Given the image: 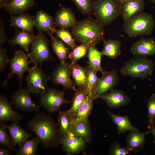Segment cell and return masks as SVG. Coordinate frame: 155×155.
<instances>
[{"label": "cell", "instance_id": "6da1fadb", "mask_svg": "<svg viewBox=\"0 0 155 155\" xmlns=\"http://www.w3.org/2000/svg\"><path fill=\"white\" fill-rule=\"evenodd\" d=\"M27 126L29 131L36 135L44 148L56 147L61 145L63 137L58 123L50 115L44 112L36 113Z\"/></svg>", "mask_w": 155, "mask_h": 155}, {"label": "cell", "instance_id": "7a4b0ae2", "mask_svg": "<svg viewBox=\"0 0 155 155\" xmlns=\"http://www.w3.org/2000/svg\"><path fill=\"white\" fill-rule=\"evenodd\" d=\"M104 27L91 15L77 22L71 28L74 39L81 44L99 43L104 38Z\"/></svg>", "mask_w": 155, "mask_h": 155}, {"label": "cell", "instance_id": "3957f363", "mask_svg": "<svg viewBox=\"0 0 155 155\" xmlns=\"http://www.w3.org/2000/svg\"><path fill=\"white\" fill-rule=\"evenodd\" d=\"M134 56L124 63L120 69L121 75L123 76L141 79L152 75L155 66L154 61L147 57Z\"/></svg>", "mask_w": 155, "mask_h": 155}, {"label": "cell", "instance_id": "277c9868", "mask_svg": "<svg viewBox=\"0 0 155 155\" xmlns=\"http://www.w3.org/2000/svg\"><path fill=\"white\" fill-rule=\"evenodd\" d=\"M154 23L152 15L142 12L124 22L123 28L125 33L131 37L148 36L154 29Z\"/></svg>", "mask_w": 155, "mask_h": 155}, {"label": "cell", "instance_id": "5b68a950", "mask_svg": "<svg viewBox=\"0 0 155 155\" xmlns=\"http://www.w3.org/2000/svg\"><path fill=\"white\" fill-rule=\"evenodd\" d=\"M121 5L115 0H95L93 3V14L95 19L104 26L121 15Z\"/></svg>", "mask_w": 155, "mask_h": 155}, {"label": "cell", "instance_id": "8992f818", "mask_svg": "<svg viewBox=\"0 0 155 155\" xmlns=\"http://www.w3.org/2000/svg\"><path fill=\"white\" fill-rule=\"evenodd\" d=\"M29 55L30 61L34 66L39 64L41 66L44 62L55 61L49 49L48 39L44 32L39 31L35 36Z\"/></svg>", "mask_w": 155, "mask_h": 155}, {"label": "cell", "instance_id": "52a82bcc", "mask_svg": "<svg viewBox=\"0 0 155 155\" xmlns=\"http://www.w3.org/2000/svg\"><path fill=\"white\" fill-rule=\"evenodd\" d=\"M26 76L27 89L31 93L36 95H40L46 88L50 75L42 70L41 66L37 65L29 68Z\"/></svg>", "mask_w": 155, "mask_h": 155}, {"label": "cell", "instance_id": "ba28073f", "mask_svg": "<svg viewBox=\"0 0 155 155\" xmlns=\"http://www.w3.org/2000/svg\"><path fill=\"white\" fill-rule=\"evenodd\" d=\"M29 59V53H26L22 50L15 51L9 63L11 72L7 79L2 83V86H6L10 78L16 74L18 77L17 80L18 81L20 88H21L22 83L25 80L23 78V75L28 71L29 69V64L31 63L28 61Z\"/></svg>", "mask_w": 155, "mask_h": 155}, {"label": "cell", "instance_id": "9c48e42d", "mask_svg": "<svg viewBox=\"0 0 155 155\" xmlns=\"http://www.w3.org/2000/svg\"><path fill=\"white\" fill-rule=\"evenodd\" d=\"M64 90L60 91L46 87L40 96L39 105L50 113L59 111L61 106L64 104L71 103L65 98Z\"/></svg>", "mask_w": 155, "mask_h": 155}, {"label": "cell", "instance_id": "30bf717a", "mask_svg": "<svg viewBox=\"0 0 155 155\" xmlns=\"http://www.w3.org/2000/svg\"><path fill=\"white\" fill-rule=\"evenodd\" d=\"M93 89L91 96L93 100L99 98L102 94L113 89L119 82V75L116 69L105 71Z\"/></svg>", "mask_w": 155, "mask_h": 155}, {"label": "cell", "instance_id": "8fae6325", "mask_svg": "<svg viewBox=\"0 0 155 155\" xmlns=\"http://www.w3.org/2000/svg\"><path fill=\"white\" fill-rule=\"evenodd\" d=\"M69 64L65 62L58 65L50 75V80L54 85H62L64 90L71 89L74 91L76 85L71 78Z\"/></svg>", "mask_w": 155, "mask_h": 155}, {"label": "cell", "instance_id": "7c38bea8", "mask_svg": "<svg viewBox=\"0 0 155 155\" xmlns=\"http://www.w3.org/2000/svg\"><path fill=\"white\" fill-rule=\"evenodd\" d=\"M31 93L26 89L20 88L11 96V102L16 108L21 110L38 113L40 106L35 104L30 96Z\"/></svg>", "mask_w": 155, "mask_h": 155}, {"label": "cell", "instance_id": "4fadbf2b", "mask_svg": "<svg viewBox=\"0 0 155 155\" xmlns=\"http://www.w3.org/2000/svg\"><path fill=\"white\" fill-rule=\"evenodd\" d=\"M87 143L83 139L70 132L63 137L61 148L67 155L77 154L84 151Z\"/></svg>", "mask_w": 155, "mask_h": 155}, {"label": "cell", "instance_id": "5bb4252c", "mask_svg": "<svg viewBox=\"0 0 155 155\" xmlns=\"http://www.w3.org/2000/svg\"><path fill=\"white\" fill-rule=\"evenodd\" d=\"M111 108H116L125 106L131 102L130 98L122 90L113 89L99 97Z\"/></svg>", "mask_w": 155, "mask_h": 155}, {"label": "cell", "instance_id": "9a60e30c", "mask_svg": "<svg viewBox=\"0 0 155 155\" xmlns=\"http://www.w3.org/2000/svg\"><path fill=\"white\" fill-rule=\"evenodd\" d=\"M12 104L3 95H0V124L7 122L19 123L23 119L22 115L13 108Z\"/></svg>", "mask_w": 155, "mask_h": 155}, {"label": "cell", "instance_id": "2e32d148", "mask_svg": "<svg viewBox=\"0 0 155 155\" xmlns=\"http://www.w3.org/2000/svg\"><path fill=\"white\" fill-rule=\"evenodd\" d=\"M129 51L133 56L147 57L155 55V39L153 37L141 38L132 44Z\"/></svg>", "mask_w": 155, "mask_h": 155}, {"label": "cell", "instance_id": "e0dca14e", "mask_svg": "<svg viewBox=\"0 0 155 155\" xmlns=\"http://www.w3.org/2000/svg\"><path fill=\"white\" fill-rule=\"evenodd\" d=\"M34 18L35 27L38 32H45L48 35L55 33L57 29L55 26L54 19L51 15L40 10L36 12Z\"/></svg>", "mask_w": 155, "mask_h": 155}, {"label": "cell", "instance_id": "ac0fdd59", "mask_svg": "<svg viewBox=\"0 0 155 155\" xmlns=\"http://www.w3.org/2000/svg\"><path fill=\"white\" fill-rule=\"evenodd\" d=\"M54 22L57 29H67L73 26L77 21L73 11L62 6L55 14Z\"/></svg>", "mask_w": 155, "mask_h": 155}, {"label": "cell", "instance_id": "d6986e66", "mask_svg": "<svg viewBox=\"0 0 155 155\" xmlns=\"http://www.w3.org/2000/svg\"><path fill=\"white\" fill-rule=\"evenodd\" d=\"M16 34L7 41L8 44L13 49L16 45H19L25 51H29V46L33 41L35 36L33 32L16 29Z\"/></svg>", "mask_w": 155, "mask_h": 155}, {"label": "cell", "instance_id": "ffe728a7", "mask_svg": "<svg viewBox=\"0 0 155 155\" xmlns=\"http://www.w3.org/2000/svg\"><path fill=\"white\" fill-rule=\"evenodd\" d=\"M10 25L16 29L33 32L35 27L34 18L28 13H23L14 16L10 15Z\"/></svg>", "mask_w": 155, "mask_h": 155}, {"label": "cell", "instance_id": "44dd1931", "mask_svg": "<svg viewBox=\"0 0 155 155\" xmlns=\"http://www.w3.org/2000/svg\"><path fill=\"white\" fill-rule=\"evenodd\" d=\"M144 5V0H127L121 5V16L124 22L142 12Z\"/></svg>", "mask_w": 155, "mask_h": 155}, {"label": "cell", "instance_id": "7402d4cb", "mask_svg": "<svg viewBox=\"0 0 155 155\" xmlns=\"http://www.w3.org/2000/svg\"><path fill=\"white\" fill-rule=\"evenodd\" d=\"M18 123L13 122L9 125L3 124L9 132L11 141L13 146L18 145L20 146L28 138L32 137V134L27 133Z\"/></svg>", "mask_w": 155, "mask_h": 155}, {"label": "cell", "instance_id": "603a6c76", "mask_svg": "<svg viewBox=\"0 0 155 155\" xmlns=\"http://www.w3.org/2000/svg\"><path fill=\"white\" fill-rule=\"evenodd\" d=\"M149 133V130L145 133L139 132L138 130L131 132L126 139V147L129 152H136L140 151L145 144V135Z\"/></svg>", "mask_w": 155, "mask_h": 155}, {"label": "cell", "instance_id": "cb8c5ba5", "mask_svg": "<svg viewBox=\"0 0 155 155\" xmlns=\"http://www.w3.org/2000/svg\"><path fill=\"white\" fill-rule=\"evenodd\" d=\"M74 135L81 137L88 143L91 140L92 133L88 119L85 120L74 119L71 131Z\"/></svg>", "mask_w": 155, "mask_h": 155}, {"label": "cell", "instance_id": "d4e9b609", "mask_svg": "<svg viewBox=\"0 0 155 155\" xmlns=\"http://www.w3.org/2000/svg\"><path fill=\"white\" fill-rule=\"evenodd\" d=\"M35 3L34 0H10L4 8L10 15H19L26 12Z\"/></svg>", "mask_w": 155, "mask_h": 155}, {"label": "cell", "instance_id": "484cf974", "mask_svg": "<svg viewBox=\"0 0 155 155\" xmlns=\"http://www.w3.org/2000/svg\"><path fill=\"white\" fill-rule=\"evenodd\" d=\"M58 112L57 123L63 138L71 132L72 123L75 117L69 109L65 111H59Z\"/></svg>", "mask_w": 155, "mask_h": 155}, {"label": "cell", "instance_id": "4316f807", "mask_svg": "<svg viewBox=\"0 0 155 155\" xmlns=\"http://www.w3.org/2000/svg\"><path fill=\"white\" fill-rule=\"evenodd\" d=\"M71 76L76 86L79 88H85L87 86L86 68L77 63L69 64Z\"/></svg>", "mask_w": 155, "mask_h": 155}, {"label": "cell", "instance_id": "83f0119b", "mask_svg": "<svg viewBox=\"0 0 155 155\" xmlns=\"http://www.w3.org/2000/svg\"><path fill=\"white\" fill-rule=\"evenodd\" d=\"M108 114L112 118L113 122L116 125L118 134L123 133L127 131L131 132L138 130L137 128L131 124L130 119L127 115L120 116L110 111H108Z\"/></svg>", "mask_w": 155, "mask_h": 155}, {"label": "cell", "instance_id": "f1b7e54d", "mask_svg": "<svg viewBox=\"0 0 155 155\" xmlns=\"http://www.w3.org/2000/svg\"><path fill=\"white\" fill-rule=\"evenodd\" d=\"M96 44L93 43L89 45L87 54L88 63L96 71H99L102 74L105 71L101 66V57L102 55L101 51H99L96 47Z\"/></svg>", "mask_w": 155, "mask_h": 155}, {"label": "cell", "instance_id": "f546056e", "mask_svg": "<svg viewBox=\"0 0 155 155\" xmlns=\"http://www.w3.org/2000/svg\"><path fill=\"white\" fill-rule=\"evenodd\" d=\"M48 35L51 37L52 48L60 63L66 62L69 54V48L67 47L61 40L54 36L53 34H50Z\"/></svg>", "mask_w": 155, "mask_h": 155}, {"label": "cell", "instance_id": "4dcf8cb0", "mask_svg": "<svg viewBox=\"0 0 155 155\" xmlns=\"http://www.w3.org/2000/svg\"><path fill=\"white\" fill-rule=\"evenodd\" d=\"M103 49L102 55H106L112 59H115L120 54L121 43L118 40L110 39L103 40Z\"/></svg>", "mask_w": 155, "mask_h": 155}, {"label": "cell", "instance_id": "1f68e13d", "mask_svg": "<svg viewBox=\"0 0 155 155\" xmlns=\"http://www.w3.org/2000/svg\"><path fill=\"white\" fill-rule=\"evenodd\" d=\"M88 95L86 88H78L74 91L73 98L71 101V106L69 109L75 117L79 108L86 99Z\"/></svg>", "mask_w": 155, "mask_h": 155}, {"label": "cell", "instance_id": "d6a6232c", "mask_svg": "<svg viewBox=\"0 0 155 155\" xmlns=\"http://www.w3.org/2000/svg\"><path fill=\"white\" fill-rule=\"evenodd\" d=\"M40 142L36 137H32L30 140H27L19 146L16 152L17 155H34L37 151Z\"/></svg>", "mask_w": 155, "mask_h": 155}, {"label": "cell", "instance_id": "836d02e7", "mask_svg": "<svg viewBox=\"0 0 155 155\" xmlns=\"http://www.w3.org/2000/svg\"><path fill=\"white\" fill-rule=\"evenodd\" d=\"M94 100L91 95H88L86 99L79 108L75 119L85 120L88 119L92 109Z\"/></svg>", "mask_w": 155, "mask_h": 155}, {"label": "cell", "instance_id": "e575fe53", "mask_svg": "<svg viewBox=\"0 0 155 155\" xmlns=\"http://www.w3.org/2000/svg\"><path fill=\"white\" fill-rule=\"evenodd\" d=\"M90 44L88 43L81 44L71 50L68 57L71 60V63H77L78 60L87 55Z\"/></svg>", "mask_w": 155, "mask_h": 155}, {"label": "cell", "instance_id": "d590c367", "mask_svg": "<svg viewBox=\"0 0 155 155\" xmlns=\"http://www.w3.org/2000/svg\"><path fill=\"white\" fill-rule=\"evenodd\" d=\"M55 34L56 37L61 40L71 50L77 47L75 40L67 29H57Z\"/></svg>", "mask_w": 155, "mask_h": 155}, {"label": "cell", "instance_id": "8d00e7d4", "mask_svg": "<svg viewBox=\"0 0 155 155\" xmlns=\"http://www.w3.org/2000/svg\"><path fill=\"white\" fill-rule=\"evenodd\" d=\"M87 80L86 87L88 95H91L92 92L99 78L97 76V72L90 65L86 67Z\"/></svg>", "mask_w": 155, "mask_h": 155}, {"label": "cell", "instance_id": "74e56055", "mask_svg": "<svg viewBox=\"0 0 155 155\" xmlns=\"http://www.w3.org/2000/svg\"><path fill=\"white\" fill-rule=\"evenodd\" d=\"M77 8L84 14L91 15L93 14L92 0H72Z\"/></svg>", "mask_w": 155, "mask_h": 155}, {"label": "cell", "instance_id": "f35d334b", "mask_svg": "<svg viewBox=\"0 0 155 155\" xmlns=\"http://www.w3.org/2000/svg\"><path fill=\"white\" fill-rule=\"evenodd\" d=\"M6 128L3 124H0V145L10 151L14 149L11 139L10 134L6 130Z\"/></svg>", "mask_w": 155, "mask_h": 155}, {"label": "cell", "instance_id": "ab89813d", "mask_svg": "<svg viewBox=\"0 0 155 155\" xmlns=\"http://www.w3.org/2000/svg\"><path fill=\"white\" fill-rule=\"evenodd\" d=\"M129 152L126 147H124L120 143L114 142L110 147L108 154L111 155H127Z\"/></svg>", "mask_w": 155, "mask_h": 155}, {"label": "cell", "instance_id": "60d3db41", "mask_svg": "<svg viewBox=\"0 0 155 155\" xmlns=\"http://www.w3.org/2000/svg\"><path fill=\"white\" fill-rule=\"evenodd\" d=\"M148 111V122H155V94H151L147 104Z\"/></svg>", "mask_w": 155, "mask_h": 155}, {"label": "cell", "instance_id": "b9f144b4", "mask_svg": "<svg viewBox=\"0 0 155 155\" xmlns=\"http://www.w3.org/2000/svg\"><path fill=\"white\" fill-rule=\"evenodd\" d=\"M11 59H9L5 48L0 46V72L4 70L7 64L9 63Z\"/></svg>", "mask_w": 155, "mask_h": 155}, {"label": "cell", "instance_id": "7bdbcfd3", "mask_svg": "<svg viewBox=\"0 0 155 155\" xmlns=\"http://www.w3.org/2000/svg\"><path fill=\"white\" fill-rule=\"evenodd\" d=\"M7 41V38L5 34L4 24L1 15L0 16V46Z\"/></svg>", "mask_w": 155, "mask_h": 155}, {"label": "cell", "instance_id": "ee69618b", "mask_svg": "<svg viewBox=\"0 0 155 155\" xmlns=\"http://www.w3.org/2000/svg\"><path fill=\"white\" fill-rule=\"evenodd\" d=\"M155 122L148 123V127L150 131V133L153 134L154 139L153 142L155 144Z\"/></svg>", "mask_w": 155, "mask_h": 155}, {"label": "cell", "instance_id": "f6af8a7d", "mask_svg": "<svg viewBox=\"0 0 155 155\" xmlns=\"http://www.w3.org/2000/svg\"><path fill=\"white\" fill-rule=\"evenodd\" d=\"M10 151L8 149L4 148L2 147L0 148V155H10V154L9 152Z\"/></svg>", "mask_w": 155, "mask_h": 155}, {"label": "cell", "instance_id": "bcb514c9", "mask_svg": "<svg viewBox=\"0 0 155 155\" xmlns=\"http://www.w3.org/2000/svg\"><path fill=\"white\" fill-rule=\"evenodd\" d=\"M10 0H0V8H4Z\"/></svg>", "mask_w": 155, "mask_h": 155}, {"label": "cell", "instance_id": "7dc6e473", "mask_svg": "<svg viewBox=\"0 0 155 155\" xmlns=\"http://www.w3.org/2000/svg\"><path fill=\"white\" fill-rule=\"evenodd\" d=\"M119 3L121 5L123 4L127 0H115Z\"/></svg>", "mask_w": 155, "mask_h": 155}, {"label": "cell", "instance_id": "c3c4849f", "mask_svg": "<svg viewBox=\"0 0 155 155\" xmlns=\"http://www.w3.org/2000/svg\"><path fill=\"white\" fill-rule=\"evenodd\" d=\"M150 2L155 5V0H150Z\"/></svg>", "mask_w": 155, "mask_h": 155}]
</instances>
